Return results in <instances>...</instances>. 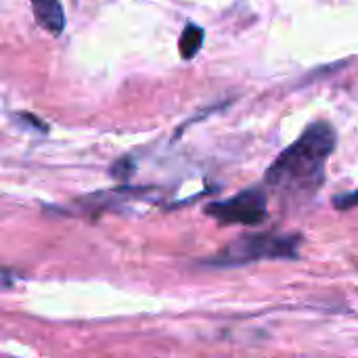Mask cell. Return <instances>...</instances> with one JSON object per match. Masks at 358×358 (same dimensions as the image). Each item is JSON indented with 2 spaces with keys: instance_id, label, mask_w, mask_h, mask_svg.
Returning <instances> with one entry per match:
<instances>
[{
  "instance_id": "cell-4",
  "label": "cell",
  "mask_w": 358,
  "mask_h": 358,
  "mask_svg": "<svg viewBox=\"0 0 358 358\" xmlns=\"http://www.w3.org/2000/svg\"><path fill=\"white\" fill-rule=\"evenodd\" d=\"M29 4L40 27L52 36H59L65 29V10L61 0H29Z\"/></svg>"
},
{
  "instance_id": "cell-7",
  "label": "cell",
  "mask_w": 358,
  "mask_h": 358,
  "mask_svg": "<svg viewBox=\"0 0 358 358\" xmlns=\"http://www.w3.org/2000/svg\"><path fill=\"white\" fill-rule=\"evenodd\" d=\"M132 170V164H130V159H120L115 166H113V176H120V178H124V176H128V172Z\"/></svg>"
},
{
  "instance_id": "cell-6",
  "label": "cell",
  "mask_w": 358,
  "mask_h": 358,
  "mask_svg": "<svg viewBox=\"0 0 358 358\" xmlns=\"http://www.w3.org/2000/svg\"><path fill=\"white\" fill-rule=\"evenodd\" d=\"M334 206L338 210H352V208H358V191L336 195L334 197Z\"/></svg>"
},
{
  "instance_id": "cell-2",
  "label": "cell",
  "mask_w": 358,
  "mask_h": 358,
  "mask_svg": "<svg viewBox=\"0 0 358 358\" xmlns=\"http://www.w3.org/2000/svg\"><path fill=\"white\" fill-rule=\"evenodd\" d=\"M298 235H283V233H254L235 239L231 245L220 250L216 256L206 260L208 266L214 268H231L241 266L258 260H283V258H298Z\"/></svg>"
},
{
  "instance_id": "cell-5",
  "label": "cell",
  "mask_w": 358,
  "mask_h": 358,
  "mask_svg": "<svg viewBox=\"0 0 358 358\" xmlns=\"http://www.w3.org/2000/svg\"><path fill=\"white\" fill-rule=\"evenodd\" d=\"M203 38H206V31L203 27L195 25V23H187L180 38H178V50H180V57L182 59H193L201 44H203Z\"/></svg>"
},
{
  "instance_id": "cell-3",
  "label": "cell",
  "mask_w": 358,
  "mask_h": 358,
  "mask_svg": "<svg viewBox=\"0 0 358 358\" xmlns=\"http://www.w3.org/2000/svg\"><path fill=\"white\" fill-rule=\"evenodd\" d=\"M206 214L220 224H260L268 216V201L262 189H245L224 201L206 206Z\"/></svg>"
},
{
  "instance_id": "cell-1",
  "label": "cell",
  "mask_w": 358,
  "mask_h": 358,
  "mask_svg": "<svg viewBox=\"0 0 358 358\" xmlns=\"http://www.w3.org/2000/svg\"><path fill=\"white\" fill-rule=\"evenodd\" d=\"M334 149L336 130L327 122H313L266 170V187L283 199L306 201L321 189Z\"/></svg>"
}]
</instances>
